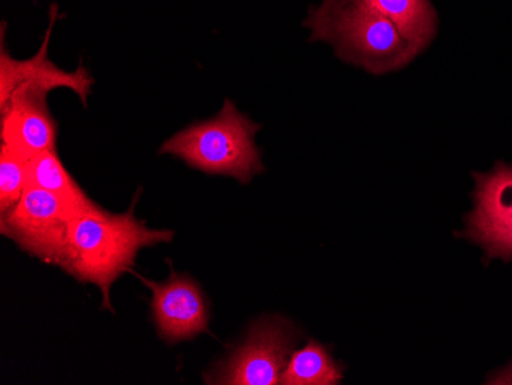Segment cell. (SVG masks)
<instances>
[{"label":"cell","mask_w":512,"mask_h":385,"mask_svg":"<svg viewBox=\"0 0 512 385\" xmlns=\"http://www.w3.org/2000/svg\"><path fill=\"white\" fill-rule=\"evenodd\" d=\"M137 275V274H135ZM152 293V321L158 336L169 346L209 332L211 310L200 284L186 274L172 270L163 283L137 275Z\"/></svg>","instance_id":"obj_7"},{"label":"cell","mask_w":512,"mask_h":385,"mask_svg":"<svg viewBox=\"0 0 512 385\" xmlns=\"http://www.w3.org/2000/svg\"><path fill=\"white\" fill-rule=\"evenodd\" d=\"M299 332L283 316H264L250 327L246 339L211 372L206 384L275 385L293 353Z\"/></svg>","instance_id":"obj_4"},{"label":"cell","mask_w":512,"mask_h":385,"mask_svg":"<svg viewBox=\"0 0 512 385\" xmlns=\"http://www.w3.org/2000/svg\"><path fill=\"white\" fill-rule=\"evenodd\" d=\"M56 10V5H53L48 31L43 37L42 47L36 56L28 60H16L7 53L5 48H2V53H0V103H4L10 97L16 86L22 85V83H31V85L46 89V91H53L56 88L73 89L86 105L94 79L85 66H79V70L68 73L48 59V45H50L54 20L57 17Z\"/></svg>","instance_id":"obj_9"},{"label":"cell","mask_w":512,"mask_h":385,"mask_svg":"<svg viewBox=\"0 0 512 385\" xmlns=\"http://www.w3.org/2000/svg\"><path fill=\"white\" fill-rule=\"evenodd\" d=\"M304 25L312 42L332 43L339 59L375 76L402 70L417 57L399 28L365 0H324L310 7Z\"/></svg>","instance_id":"obj_2"},{"label":"cell","mask_w":512,"mask_h":385,"mask_svg":"<svg viewBox=\"0 0 512 385\" xmlns=\"http://www.w3.org/2000/svg\"><path fill=\"white\" fill-rule=\"evenodd\" d=\"M30 185L56 195L73 209L74 214H88L100 211L96 201H92L79 183L63 166L56 149L42 152L30 160Z\"/></svg>","instance_id":"obj_11"},{"label":"cell","mask_w":512,"mask_h":385,"mask_svg":"<svg viewBox=\"0 0 512 385\" xmlns=\"http://www.w3.org/2000/svg\"><path fill=\"white\" fill-rule=\"evenodd\" d=\"M74 217L73 209L56 195L30 185L19 203L0 217V231L31 257L62 267Z\"/></svg>","instance_id":"obj_5"},{"label":"cell","mask_w":512,"mask_h":385,"mask_svg":"<svg viewBox=\"0 0 512 385\" xmlns=\"http://www.w3.org/2000/svg\"><path fill=\"white\" fill-rule=\"evenodd\" d=\"M486 384H512V362L506 369L500 370V372L490 376Z\"/></svg>","instance_id":"obj_14"},{"label":"cell","mask_w":512,"mask_h":385,"mask_svg":"<svg viewBox=\"0 0 512 385\" xmlns=\"http://www.w3.org/2000/svg\"><path fill=\"white\" fill-rule=\"evenodd\" d=\"M344 379L341 366L318 341H309L290 355L281 385H336Z\"/></svg>","instance_id":"obj_12"},{"label":"cell","mask_w":512,"mask_h":385,"mask_svg":"<svg viewBox=\"0 0 512 385\" xmlns=\"http://www.w3.org/2000/svg\"><path fill=\"white\" fill-rule=\"evenodd\" d=\"M474 209L462 237L482 247L485 263L512 260V165L497 162L490 172H473Z\"/></svg>","instance_id":"obj_6"},{"label":"cell","mask_w":512,"mask_h":385,"mask_svg":"<svg viewBox=\"0 0 512 385\" xmlns=\"http://www.w3.org/2000/svg\"><path fill=\"white\" fill-rule=\"evenodd\" d=\"M50 91L22 83L16 86L2 106V143L33 158L42 152L53 151L57 145V122L48 108Z\"/></svg>","instance_id":"obj_8"},{"label":"cell","mask_w":512,"mask_h":385,"mask_svg":"<svg viewBox=\"0 0 512 385\" xmlns=\"http://www.w3.org/2000/svg\"><path fill=\"white\" fill-rule=\"evenodd\" d=\"M30 186V158L10 146H0V217L19 203Z\"/></svg>","instance_id":"obj_13"},{"label":"cell","mask_w":512,"mask_h":385,"mask_svg":"<svg viewBox=\"0 0 512 385\" xmlns=\"http://www.w3.org/2000/svg\"><path fill=\"white\" fill-rule=\"evenodd\" d=\"M401 31L417 56L427 50L439 31V14L431 0H365Z\"/></svg>","instance_id":"obj_10"},{"label":"cell","mask_w":512,"mask_h":385,"mask_svg":"<svg viewBox=\"0 0 512 385\" xmlns=\"http://www.w3.org/2000/svg\"><path fill=\"white\" fill-rule=\"evenodd\" d=\"M172 240L174 232L148 228L145 221L135 218L134 205L125 214H112L102 208L74 217L60 269L79 283L99 287L103 309L112 312V286L123 275L134 272L138 252Z\"/></svg>","instance_id":"obj_1"},{"label":"cell","mask_w":512,"mask_h":385,"mask_svg":"<svg viewBox=\"0 0 512 385\" xmlns=\"http://www.w3.org/2000/svg\"><path fill=\"white\" fill-rule=\"evenodd\" d=\"M260 129V123L252 122L227 99L217 116L181 129L161 145L158 154L174 155L204 174L232 177L247 185L266 171L255 142Z\"/></svg>","instance_id":"obj_3"}]
</instances>
